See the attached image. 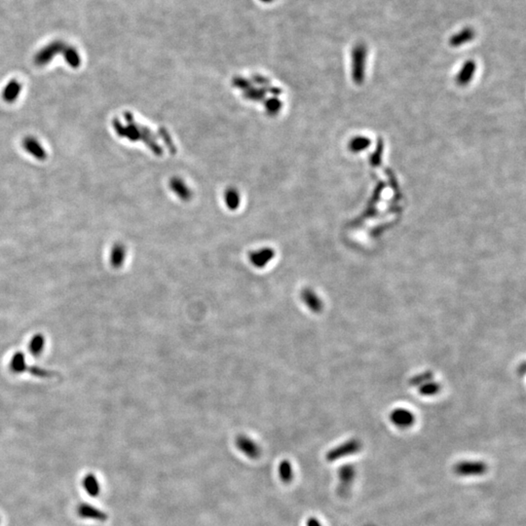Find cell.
<instances>
[{"label": "cell", "instance_id": "cell-1", "mask_svg": "<svg viewBox=\"0 0 526 526\" xmlns=\"http://www.w3.org/2000/svg\"><path fill=\"white\" fill-rule=\"evenodd\" d=\"M488 466L483 461L464 460L456 463L453 472L459 477H480L487 473Z\"/></svg>", "mask_w": 526, "mask_h": 526}, {"label": "cell", "instance_id": "cell-2", "mask_svg": "<svg viewBox=\"0 0 526 526\" xmlns=\"http://www.w3.org/2000/svg\"><path fill=\"white\" fill-rule=\"evenodd\" d=\"M66 47V44L63 41H53L37 52V54L34 56L33 62L37 66H44L48 65L55 58V56L58 54H63Z\"/></svg>", "mask_w": 526, "mask_h": 526}, {"label": "cell", "instance_id": "cell-3", "mask_svg": "<svg viewBox=\"0 0 526 526\" xmlns=\"http://www.w3.org/2000/svg\"><path fill=\"white\" fill-rule=\"evenodd\" d=\"M362 449V443L359 439H350L343 442L342 444L330 449L327 454V460L329 462H333L350 455L358 453Z\"/></svg>", "mask_w": 526, "mask_h": 526}, {"label": "cell", "instance_id": "cell-4", "mask_svg": "<svg viewBox=\"0 0 526 526\" xmlns=\"http://www.w3.org/2000/svg\"><path fill=\"white\" fill-rule=\"evenodd\" d=\"M390 420L395 427L399 429H406L413 425L415 417L411 411L405 408H396L391 412Z\"/></svg>", "mask_w": 526, "mask_h": 526}, {"label": "cell", "instance_id": "cell-5", "mask_svg": "<svg viewBox=\"0 0 526 526\" xmlns=\"http://www.w3.org/2000/svg\"><path fill=\"white\" fill-rule=\"evenodd\" d=\"M24 149L33 157L39 161H44L47 158V152L37 138L30 135L23 140Z\"/></svg>", "mask_w": 526, "mask_h": 526}, {"label": "cell", "instance_id": "cell-6", "mask_svg": "<svg viewBox=\"0 0 526 526\" xmlns=\"http://www.w3.org/2000/svg\"><path fill=\"white\" fill-rule=\"evenodd\" d=\"M355 477H356V472L352 465L343 466L340 468V470H338V478H339L338 489L341 495L348 494Z\"/></svg>", "mask_w": 526, "mask_h": 526}, {"label": "cell", "instance_id": "cell-7", "mask_svg": "<svg viewBox=\"0 0 526 526\" xmlns=\"http://www.w3.org/2000/svg\"><path fill=\"white\" fill-rule=\"evenodd\" d=\"M77 514L82 519L95 520L98 522H105L107 520V515L105 513L86 503H82L78 506Z\"/></svg>", "mask_w": 526, "mask_h": 526}, {"label": "cell", "instance_id": "cell-8", "mask_svg": "<svg viewBox=\"0 0 526 526\" xmlns=\"http://www.w3.org/2000/svg\"><path fill=\"white\" fill-rule=\"evenodd\" d=\"M301 299L304 304L314 313H320L323 310V302L318 295L310 288H305L301 292Z\"/></svg>", "mask_w": 526, "mask_h": 526}, {"label": "cell", "instance_id": "cell-9", "mask_svg": "<svg viewBox=\"0 0 526 526\" xmlns=\"http://www.w3.org/2000/svg\"><path fill=\"white\" fill-rule=\"evenodd\" d=\"M22 92V84L16 80H10L7 85L2 90V99L7 103L15 102Z\"/></svg>", "mask_w": 526, "mask_h": 526}, {"label": "cell", "instance_id": "cell-10", "mask_svg": "<svg viewBox=\"0 0 526 526\" xmlns=\"http://www.w3.org/2000/svg\"><path fill=\"white\" fill-rule=\"evenodd\" d=\"M237 447L247 454L249 457H257L260 454V448L258 444L246 436H240L236 438Z\"/></svg>", "mask_w": 526, "mask_h": 526}, {"label": "cell", "instance_id": "cell-11", "mask_svg": "<svg viewBox=\"0 0 526 526\" xmlns=\"http://www.w3.org/2000/svg\"><path fill=\"white\" fill-rule=\"evenodd\" d=\"M274 258V252L271 249H263L261 251L252 253L250 255V261L257 268H263Z\"/></svg>", "mask_w": 526, "mask_h": 526}, {"label": "cell", "instance_id": "cell-12", "mask_svg": "<svg viewBox=\"0 0 526 526\" xmlns=\"http://www.w3.org/2000/svg\"><path fill=\"white\" fill-rule=\"evenodd\" d=\"M125 258H126V250H125L124 246L121 245V244L114 245V247L112 248L111 253H110V263H111V265L116 269L120 268L124 264Z\"/></svg>", "mask_w": 526, "mask_h": 526}, {"label": "cell", "instance_id": "cell-13", "mask_svg": "<svg viewBox=\"0 0 526 526\" xmlns=\"http://www.w3.org/2000/svg\"><path fill=\"white\" fill-rule=\"evenodd\" d=\"M63 55H64L66 62L68 64L69 66H71L72 68H78L80 66L81 58H80L78 51L74 47L66 45Z\"/></svg>", "mask_w": 526, "mask_h": 526}, {"label": "cell", "instance_id": "cell-14", "mask_svg": "<svg viewBox=\"0 0 526 526\" xmlns=\"http://www.w3.org/2000/svg\"><path fill=\"white\" fill-rule=\"evenodd\" d=\"M83 486L88 494L92 497H97L99 494V483L93 474H89L83 479Z\"/></svg>", "mask_w": 526, "mask_h": 526}, {"label": "cell", "instance_id": "cell-15", "mask_svg": "<svg viewBox=\"0 0 526 526\" xmlns=\"http://www.w3.org/2000/svg\"><path fill=\"white\" fill-rule=\"evenodd\" d=\"M474 36H475L474 31L472 29H470V28H466V29L462 30L460 33H458L457 34H455L450 39V43L453 46H460V45L466 43V42L470 41L471 39H473Z\"/></svg>", "mask_w": 526, "mask_h": 526}, {"label": "cell", "instance_id": "cell-16", "mask_svg": "<svg viewBox=\"0 0 526 526\" xmlns=\"http://www.w3.org/2000/svg\"><path fill=\"white\" fill-rule=\"evenodd\" d=\"M44 345H45V338L41 334L34 335L33 339L30 342V351L34 357L40 356V354L43 352Z\"/></svg>", "mask_w": 526, "mask_h": 526}, {"label": "cell", "instance_id": "cell-17", "mask_svg": "<svg viewBox=\"0 0 526 526\" xmlns=\"http://www.w3.org/2000/svg\"><path fill=\"white\" fill-rule=\"evenodd\" d=\"M440 387L438 385V383L436 382H429V383H426V384H423L419 391L421 394L423 395H433V394H436L439 391Z\"/></svg>", "mask_w": 526, "mask_h": 526}, {"label": "cell", "instance_id": "cell-18", "mask_svg": "<svg viewBox=\"0 0 526 526\" xmlns=\"http://www.w3.org/2000/svg\"><path fill=\"white\" fill-rule=\"evenodd\" d=\"M282 464H283V465L281 466V469H280V471H281V476H282V478L284 479L285 482H289V481H291V479H292V477H293L292 467H291L290 463L287 462V461H285V462L282 463Z\"/></svg>", "mask_w": 526, "mask_h": 526}, {"label": "cell", "instance_id": "cell-19", "mask_svg": "<svg viewBox=\"0 0 526 526\" xmlns=\"http://www.w3.org/2000/svg\"><path fill=\"white\" fill-rule=\"evenodd\" d=\"M431 376H432V373H431V372H425V373H422L421 375L416 376V377L412 380V383L417 384V385L420 384V383H424L425 381L429 380Z\"/></svg>", "mask_w": 526, "mask_h": 526}, {"label": "cell", "instance_id": "cell-20", "mask_svg": "<svg viewBox=\"0 0 526 526\" xmlns=\"http://www.w3.org/2000/svg\"><path fill=\"white\" fill-rule=\"evenodd\" d=\"M307 526H322V525L320 524V522L314 518H311L308 522H307Z\"/></svg>", "mask_w": 526, "mask_h": 526}]
</instances>
